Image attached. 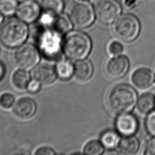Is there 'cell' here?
<instances>
[{
  "instance_id": "1",
  "label": "cell",
  "mask_w": 155,
  "mask_h": 155,
  "mask_svg": "<svg viewBox=\"0 0 155 155\" xmlns=\"http://www.w3.org/2000/svg\"><path fill=\"white\" fill-rule=\"evenodd\" d=\"M137 102V93L129 85L119 84L110 90L107 96V104L113 112L117 114L128 113Z\"/></svg>"
},
{
  "instance_id": "2",
  "label": "cell",
  "mask_w": 155,
  "mask_h": 155,
  "mask_svg": "<svg viewBox=\"0 0 155 155\" xmlns=\"http://www.w3.org/2000/svg\"><path fill=\"white\" fill-rule=\"evenodd\" d=\"M91 48V42L85 33L79 31H71L63 41V50L65 55L73 60L85 58Z\"/></svg>"
},
{
  "instance_id": "3",
  "label": "cell",
  "mask_w": 155,
  "mask_h": 155,
  "mask_svg": "<svg viewBox=\"0 0 155 155\" xmlns=\"http://www.w3.org/2000/svg\"><path fill=\"white\" fill-rule=\"evenodd\" d=\"M35 37L41 51L49 59L57 60L61 56V35L43 25L36 28Z\"/></svg>"
},
{
  "instance_id": "4",
  "label": "cell",
  "mask_w": 155,
  "mask_h": 155,
  "mask_svg": "<svg viewBox=\"0 0 155 155\" xmlns=\"http://www.w3.org/2000/svg\"><path fill=\"white\" fill-rule=\"evenodd\" d=\"M27 35V27L21 19H8L0 27V41L8 47L20 46L25 41Z\"/></svg>"
},
{
  "instance_id": "5",
  "label": "cell",
  "mask_w": 155,
  "mask_h": 155,
  "mask_svg": "<svg viewBox=\"0 0 155 155\" xmlns=\"http://www.w3.org/2000/svg\"><path fill=\"white\" fill-rule=\"evenodd\" d=\"M112 30L114 35L125 42H131L137 37L140 24L133 15L125 14L119 16L113 23Z\"/></svg>"
},
{
  "instance_id": "6",
  "label": "cell",
  "mask_w": 155,
  "mask_h": 155,
  "mask_svg": "<svg viewBox=\"0 0 155 155\" xmlns=\"http://www.w3.org/2000/svg\"><path fill=\"white\" fill-rule=\"evenodd\" d=\"M39 53L36 47L31 44L21 45L13 52L12 59L19 68L29 70L39 62Z\"/></svg>"
},
{
  "instance_id": "7",
  "label": "cell",
  "mask_w": 155,
  "mask_h": 155,
  "mask_svg": "<svg viewBox=\"0 0 155 155\" xmlns=\"http://www.w3.org/2000/svg\"><path fill=\"white\" fill-rule=\"evenodd\" d=\"M69 16L73 24L78 28L90 25L94 20L91 6L85 2H76L69 8Z\"/></svg>"
},
{
  "instance_id": "8",
  "label": "cell",
  "mask_w": 155,
  "mask_h": 155,
  "mask_svg": "<svg viewBox=\"0 0 155 155\" xmlns=\"http://www.w3.org/2000/svg\"><path fill=\"white\" fill-rule=\"evenodd\" d=\"M94 11L97 20L108 24L119 15L121 8L117 0H98L95 4Z\"/></svg>"
},
{
  "instance_id": "9",
  "label": "cell",
  "mask_w": 155,
  "mask_h": 155,
  "mask_svg": "<svg viewBox=\"0 0 155 155\" xmlns=\"http://www.w3.org/2000/svg\"><path fill=\"white\" fill-rule=\"evenodd\" d=\"M129 65V61L126 56H116L106 63L105 72L109 78L113 80L119 79L127 73Z\"/></svg>"
},
{
  "instance_id": "10",
  "label": "cell",
  "mask_w": 155,
  "mask_h": 155,
  "mask_svg": "<svg viewBox=\"0 0 155 155\" xmlns=\"http://www.w3.org/2000/svg\"><path fill=\"white\" fill-rule=\"evenodd\" d=\"M117 132L122 136H128L134 134L138 128V122L136 117L130 113L120 114L115 122Z\"/></svg>"
},
{
  "instance_id": "11",
  "label": "cell",
  "mask_w": 155,
  "mask_h": 155,
  "mask_svg": "<svg viewBox=\"0 0 155 155\" xmlns=\"http://www.w3.org/2000/svg\"><path fill=\"white\" fill-rule=\"evenodd\" d=\"M42 19L43 24H48L50 28L61 35L67 33L72 27L70 21L64 15H51L47 14Z\"/></svg>"
},
{
  "instance_id": "12",
  "label": "cell",
  "mask_w": 155,
  "mask_h": 155,
  "mask_svg": "<svg viewBox=\"0 0 155 155\" xmlns=\"http://www.w3.org/2000/svg\"><path fill=\"white\" fill-rule=\"evenodd\" d=\"M133 84L139 90H146L155 83V76L150 69L142 67L136 69L132 74Z\"/></svg>"
},
{
  "instance_id": "13",
  "label": "cell",
  "mask_w": 155,
  "mask_h": 155,
  "mask_svg": "<svg viewBox=\"0 0 155 155\" xmlns=\"http://www.w3.org/2000/svg\"><path fill=\"white\" fill-rule=\"evenodd\" d=\"M18 17L24 22L30 23L36 21L40 14V7L38 3L33 1H27L18 7Z\"/></svg>"
},
{
  "instance_id": "14",
  "label": "cell",
  "mask_w": 155,
  "mask_h": 155,
  "mask_svg": "<svg viewBox=\"0 0 155 155\" xmlns=\"http://www.w3.org/2000/svg\"><path fill=\"white\" fill-rule=\"evenodd\" d=\"M36 105L31 98L24 97L20 98L15 103L13 112L16 116L22 119L31 118L35 113Z\"/></svg>"
},
{
  "instance_id": "15",
  "label": "cell",
  "mask_w": 155,
  "mask_h": 155,
  "mask_svg": "<svg viewBox=\"0 0 155 155\" xmlns=\"http://www.w3.org/2000/svg\"><path fill=\"white\" fill-rule=\"evenodd\" d=\"M56 70L48 64H41L32 71L33 79L44 85L53 84L56 78Z\"/></svg>"
},
{
  "instance_id": "16",
  "label": "cell",
  "mask_w": 155,
  "mask_h": 155,
  "mask_svg": "<svg viewBox=\"0 0 155 155\" xmlns=\"http://www.w3.org/2000/svg\"><path fill=\"white\" fill-rule=\"evenodd\" d=\"M93 71L91 62L87 59L78 60L74 65V75L80 82H86L91 76Z\"/></svg>"
},
{
  "instance_id": "17",
  "label": "cell",
  "mask_w": 155,
  "mask_h": 155,
  "mask_svg": "<svg viewBox=\"0 0 155 155\" xmlns=\"http://www.w3.org/2000/svg\"><path fill=\"white\" fill-rule=\"evenodd\" d=\"M117 148V151L120 153L124 154H133L137 151L139 148V142L134 136H124L120 139Z\"/></svg>"
},
{
  "instance_id": "18",
  "label": "cell",
  "mask_w": 155,
  "mask_h": 155,
  "mask_svg": "<svg viewBox=\"0 0 155 155\" xmlns=\"http://www.w3.org/2000/svg\"><path fill=\"white\" fill-rule=\"evenodd\" d=\"M137 110L142 114L150 113L155 107V97L150 93L141 95L137 101Z\"/></svg>"
},
{
  "instance_id": "19",
  "label": "cell",
  "mask_w": 155,
  "mask_h": 155,
  "mask_svg": "<svg viewBox=\"0 0 155 155\" xmlns=\"http://www.w3.org/2000/svg\"><path fill=\"white\" fill-rule=\"evenodd\" d=\"M12 82L16 88L23 90L27 88L30 82V75L25 70L19 69L13 73L12 77Z\"/></svg>"
},
{
  "instance_id": "20",
  "label": "cell",
  "mask_w": 155,
  "mask_h": 155,
  "mask_svg": "<svg viewBox=\"0 0 155 155\" xmlns=\"http://www.w3.org/2000/svg\"><path fill=\"white\" fill-rule=\"evenodd\" d=\"M56 71L61 79H68L74 74V65L69 61L61 60L56 65Z\"/></svg>"
},
{
  "instance_id": "21",
  "label": "cell",
  "mask_w": 155,
  "mask_h": 155,
  "mask_svg": "<svg viewBox=\"0 0 155 155\" xmlns=\"http://www.w3.org/2000/svg\"><path fill=\"white\" fill-rule=\"evenodd\" d=\"M42 7L47 14L58 15L64 8V1L63 0H42Z\"/></svg>"
},
{
  "instance_id": "22",
  "label": "cell",
  "mask_w": 155,
  "mask_h": 155,
  "mask_svg": "<svg viewBox=\"0 0 155 155\" xmlns=\"http://www.w3.org/2000/svg\"><path fill=\"white\" fill-rule=\"evenodd\" d=\"M120 141V137L117 133L114 131L108 130L103 133L101 137V142L102 145L109 149L116 147Z\"/></svg>"
},
{
  "instance_id": "23",
  "label": "cell",
  "mask_w": 155,
  "mask_h": 155,
  "mask_svg": "<svg viewBox=\"0 0 155 155\" xmlns=\"http://www.w3.org/2000/svg\"><path fill=\"white\" fill-rule=\"evenodd\" d=\"M104 151V145L97 140H91L84 147L83 153L88 155H100Z\"/></svg>"
},
{
  "instance_id": "24",
  "label": "cell",
  "mask_w": 155,
  "mask_h": 155,
  "mask_svg": "<svg viewBox=\"0 0 155 155\" xmlns=\"http://www.w3.org/2000/svg\"><path fill=\"white\" fill-rule=\"evenodd\" d=\"M16 0H0V12L5 15L13 14L17 9Z\"/></svg>"
},
{
  "instance_id": "25",
  "label": "cell",
  "mask_w": 155,
  "mask_h": 155,
  "mask_svg": "<svg viewBox=\"0 0 155 155\" xmlns=\"http://www.w3.org/2000/svg\"><path fill=\"white\" fill-rule=\"evenodd\" d=\"M15 103V97L10 93H4L0 95V107L8 110L12 107Z\"/></svg>"
},
{
  "instance_id": "26",
  "label": "cell",
  "mask_w": 155,
  "mask_h": 155,
  "mask_svg": "<svg viewBox=\"0 0 155 155\" xmlns=\"http://www.w3.org/2000/svg\"><path fill=\"white\" fill-rule=\"evenodd\" d=\"M145 127L147 132L155 137V110L151 111L147 116L145 120Z\"/></svg>"
},
{
  "instance_id": "27",
  "label": "cell",
  "mask_w": 155,
  "mask_h": 155,
  "mask_svg": "<svg viewBox=\"0 0 155 155\" xmlns=\"http://www.w3.org/2000/svg\"><path fill=\"white\" fill-rule=\"evenodd\" d=\"M108 51L111 55L116 56L120 54L123 51V47L120 43L117 41H112L108 46Z\"/></svg>"
},
{
  "instance_id": "28",
  "label": "cell",
  "mask_w": 155,
  "mask_h": 155,
  "mask_svg": "<svg viewBox=\"0 0 155 155\" xmlns=\"http://www.w3.org/2000/svg\"><path fill=\"white\" fill-rule=\"evenodd\" d=\"M144 154L155 155V137L149 140L145 147Z\"/></svg>"
},
{
  "instance_id": "29",
  "label": "cell",
  "mask_w": 155,
  "mask_h": 155,
  "mask_svg": "<svg viewBox=\"0 0 155 155\" xmlns=\"http://www.w3.org/2000/svg\"><path fill=\"white\" fill-rule=\"evenodd\" d=\"M40 88H41V83L34 79L31 81H30L27 87L28 90L32 93H37L40 90Z\"/></svg>"
},
{
  "instance_id": "30",
  "label": "cell",
  "mask_w": 155,
  "mask_h": 155,
  "mask_svg": "<svg viewBox=\"0 0 155 155\" xmlns=\"http://www.w3.org/2000/svg\"><path fill=\"white\" fill-rule=\"evenodd\" d=\"M34 154L36 155H51V154H54L55 153L53 151V150H52L50 147H41L38 148L35 151Z\"/></svg>"
},
{
  "instance_id": "31",
  "label": "cell",
  "mask_w": 155,
  "mask_h": 155,
  "mask_svg": "<svg viewBox=\"0 0 155 155\" xmlns=\"http://www.w3.org/2000/svg\"><path fill=\"white\" fill-rule=\"evenodd\" d=\"M5 74V67L4 65L0 62V80L4 77Z\"/></svg>"
},
{
  "instance_id": "32",
  "label": "cell",
  "mask_w": 155,
  "mask_h": 155,
  "mask_svg": "<svg viewBox=\"0 0 155 155\" xmlns=\"http://www.w3.org/2000/svg\"><path fill=\"white\" fill-rule=\"evenodd\" d=\"M2 16L1 14V12H0V25H1V22H2Z\"/></svg>"
},
{
  "instance_id": "33",
  "label": "cell",
  "mask_w": 155,
  "mask_h": 155,
  "mask_svg": "<svg viewBox=\"0 0 155 155\" xmlns=\"http://www.w3.org/2000/svg\"><path fill=\"white\" fill-rule=\"evenodd\" d=\"M80 1H89V0H80Z\"/></svg>"
}]
</instances>
